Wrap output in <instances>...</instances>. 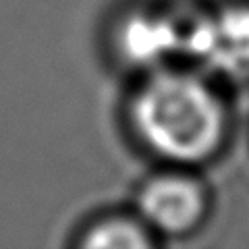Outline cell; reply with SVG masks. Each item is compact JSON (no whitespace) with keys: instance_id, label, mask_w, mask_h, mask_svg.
Returning <instances> with one entry per match:
<instances>
[{"instance_id":"obj_1","label":"cell","mask_w":249,"mask_h":249,"mask_svg":"<svg viewBox=\"0 0 249 249\" xmlns=\"http://www.w3.org/2000/svg\"><path fill=\"white\" fill-rule=\"evenodd\" d=\"M131 121L150 150L177 164H197L220 150L227 110L220 96L193 71L158 69L135 93Z\"/></svg>"},{"instance_id":"obj_2","label":"cell","mask_w":249,"mask_h":249,"mask_svg":"<svg viewBox=\"0 0 249 249\" xmlns=\"http://www.w3.org/2000/svg\"><path fill=\"white\" fill-rule=\"evenodd\" d=\"M181 56L224 77L249 73V4L231 2L183 19Z\"/></svg>"},{"instance_id":"obj_3","label":"cell","mask_w":249,"mask_h":249,"mask_svg":"<svg viewBox=\"0 0 249 249\" xmlns=\"http://www.w3.org/2000/svg\"><path fill=\"white\" fill-rule=\"evenodd\" d=\"M137 206L152 231L162 235H187L206 216L208 197L196 178L162 175L143 185Z\"/></svg>"},{"instance_id":"obj_4","label":"cell","mask_w":249,"mask_h":249,"mask_svg":"<svg viewBox=\"0 0 249 249\" xmlns=\"http://www.w3.org/2000/svg\"><path fill=\"white\" fill-rule=\"evenodd\" d=\"M119 50L133 67L158 71L183 50V15L133 13L123 21L116 37Z\"/></svg>"},{"instance_id":"obj_5","label":"cell","mask_w":249,"mask_h":249,"mask_svg":"<svg viewBox=\"0 0 249 249\" xmlns=\"http://www.w3.org/2000/svg\"><path fill=\"white\" fill-rule=\"evenodd\" d=\"M83 245L96 249H142L150 247L152 239L147 235L145 227L121 218V220H108L98 224L93 231H89Z\"/></svg>"}]
</instances>
